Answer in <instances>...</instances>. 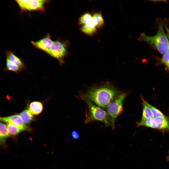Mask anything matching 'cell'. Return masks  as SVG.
<instances>
[{
	"label": "cell",
	"instance_id": "1",
	"mask_svg": "<svg viewBox=\"0 0 169 169\" xmlns=\"http://www.w3.org/2000/svg\"><path fill=\"white\" fill-rule=\"evenodd\" d=\"M120 92L112 84L107 83L91 88L84 97L104 108Z\"/></svg>",
	"mask_w": 169,
	"mask_h": 169
},
{
	"label": "cell",
	"instance_id": "2",
	"mask_svg": "<svg viewBox=\"0 0 169 169\" xmlns=\"http://www.w3.org/2000/svg\"><path fill=\"white\" fill-rule=\"evenodd\" d=\"M138 39L148 43L162 54L169 49L168 40L164 32L162 22L159 23L157 31L155 35L149 36L142 33Z\"/></svg>",
	"mask_w": 169,
	"mask_h": 169
},
{
	"label": "cell",
	"instance_id": "3",
	"mask_svg": "<svg viewBox=\"0 0 169 169\" xmlns=\"http://www.w3.org/2000/svg\"><path fill=\"white\" fill-rule=\"evenodd\" d=\"M82 98L87 104V107L85 123H88L93 121H97L102 122L106 126H111L107 111L102 108L96 105L90 100L84 97Z\"/></svg>",
	"mask_w": 169,
	"mask_h": 169
},
{
	"label": "cell",
	"instance_id": "4",
	"mask_svg": "<svg viewBox=\"0 0 169 169\" xmlns=\"http://www.w3.org/2000/svg\"><path fill=\"white\" fill-rule=\"evenodd\" d=\"M127 92H121L108 105L107 113L108 116L112 129L115 128V123L117 117L123 110V104L126 97Z\"/></svg>",
	"mask_w": 169,
	"mask_h": 169
},
{
	"label": "cell",
	"instance_id": "5",
	"mask_svg": "<svg viewBox=\"0 0 169 169\" xmlns=\"http://www.w3.org/2000/svg\"><path fill=\"white\" fill-rule=\"evenodd\" d=\"M22 11H44V5L47 2L44 0H16Z\"/></svg>",
	"mask_w": 169,
	"mask_h": 169
},
{
	"label": "cell",
	"instance_id": "6",
	"mask_svg": "<svg viewBox=\"0 0 169 169\" xmlns=\"http://www.w3.org/2000/svg\"><path fill=\"white\" fill-rule=\"evenodd\" d=\"M46 52L61 61L65 54V47L63 43L60 42L53 41L49 49Z\"/></svg>",
	"mask_w": 169,
	"mask_h": 169
},
{
	"label": "cell",
	"instance_id": "7",
	"mask_svg": "<svg viewBox=\"0 0 169 169\" xmlns=\"http://www.w3.org/2000/svg\"><path fill=\"white\" fill-rule=\"evenodd\" d=\"M2 121L12 123L19 128L22 131L30 130V129L22 121L19 115H15L10 116L1 117Z\"/></svg>",
	"mask_w": 169,
	"mask_h": 169
},
{
	"label": "cell",
	"instance_id": "8",
	"mask_svg": "<svg viewBox=\"0 0 169 169\" xmlns=\"http://www.w3.org/2000/svg\"><path fill=\"white\" fill-rule=\"evenodd\" d=\"M53 42L51 39L49 35H48L38 41H32L31 43L36 47L46 52L50 47Z\"/></svg>",
	"mask_w": 169,
	"mask_h": 169
},
{
	"label": "cell",
	"instance_id": "9",
	"mask_svg": "<svg viewBox=\"0 0 169 169\" xmlns=\"http://www.w3.org/2000/svg\"><path fill=\"white\" fill-rule=\"evenodd\" d=\"M157 126L156 129L162 132L169 131V118L164 116L160 117H154Z\"/></svg>",
	"mask_w": 169,
	"mask_h": 169
},
{
	"label": "cell",
	"instance_id": "10",
	"mask_svg": "<svg viewBox=\"0 0 169 169\" xmlns=\"http://www.w3.org/2000/svg\"><path fill=\"white\" fill-rule=\"evenodd\" d=\"M142 100L143 107L142 114L141 119L154 118L149 103L145 100L143 97L140 96Z\"/></svg>",
	"mask_w": 169,
	"mask_h": 169
},
{
	"label": "cell",
	"instance_id": "11",
	"mask_svg": "<svg viewBox=\"0 0 169 169\" xmlns=\"http://www.w3.org/2000/svg\"><path fill=\"white\" fill-rule=\"evenodd\" d=\"M43 108V105L41 102L34 101L30 104L29 110L33 115H37L41 112Z\"/></svg>",
	"mask_w": 169,
	"mask_h": 169
},
{
	"label": "cell",
	"instance_id": "12",
	"mask_svg": "<svg viewBox=\"0 0 169 169\" xmlns=\"http://www.w3.org/2000/svg\"><path fill=\"white\" fill-rule=\"evenodd\" d=\"M137 127L144 126L153 128L156 129L157 126L153 118L142 119L139 122H136Z\"/></svg>",
	"mask_w": 169,
	"mask_h": 169
},
{
	"label": "cell",
	"instance_id": "13",
	"mask_svg": "<svg viewBox=\"0 0 169 169\" xmlns=\"http://www.w3.org/2000/svg\"><path fill=\"white\" fill-rule=\"evenodd\" d=\"M81 30L84 33L88 35H91L95 33L96 29L93 22L92 19L90 22L84 25Z\"/></svg>",
	"mask_w": 169,
	"mask_h": 169
},
{
	"label": "cell",
	"instance_id": "14",
	"mask_svg": "<svg viewBox=\"0 0 169 169\" xmlns=\"http://www.w3.org/2000/svg\"><path fill=\"white\" fill-rule=\"evenodd\" d=\"M92 21L95 26L99 28L101 27L104 24V21L101 13L94 14L92 16Z\"/></svg>",
	"mask_w": 169,
	"mask_h": 169
},
{
	"label": "cell",
	"instance_id": "15",
	"mask_svg": "<svg viewBox=\"0 0 169 169\" xmlns=\"http://www.w3.org/2000/svg\"><path fill=\"white\" fill-rule=\"evenodd\" d=\"M19 115L25 124L30 123L33 118V115L29 109L25 110L20 113Z\"/></svg>",
	"mask_w": 169,
	"mask_h": 169
},
{
	"label": "cell",
	"instance_id": "16",
	"mask_svg": "<svg viewBox=\"0 0 169 169\" xmlns=\"http://www.w3.org/2000/svg\"><path fill=\"white\" fill-rule=\"evenodd\" d=\"M7 58L11 62L22 68L23 67V63L21 60L12 53L8 52L7 53Z\"/></svg>",
	"mask_w": 169,
	"mask_h": 169
},
{
	"label": "cell",
	"instance_id": "17",
	"mask_svg": "<svg viewBox=\"0 0 169 169\" xmlns=\"http://www.w3.org/2000/svg\"><path fill=\"white\" fill-rule=\"evenodd\" d=\"M6 126L9 135H15L22 131L18 127L11 123H7Z\"/></svg>",
	"mask_w": 169,
	"mask_h": 169
},
{
	"label": "cell",
	"instance_id": "18",
	"mask_svg": "<svg viewBox=\"0 0 169 169\" xmlns=\"http://www.w3.org/2000/svg\"><path fill=\"white\" fill-rule=\"evenodd\" d=\"M7 128L6 125L3 123L0 124V137L2 140L8 137L9 135Z\"/></svg>",
	"mask_w": 169,
	"mask_h": 169
},
{
	"label": "cell",
	"instance_id": "19",
	"mask_svg": "<svg viewBox=\"0 0 169 169\" xmlns=\"http://www.w3.org/2000/svg\"><path fill=\"white\" fill-rule=\"evenodd\" d=\"M92 19V16L89 13H86L82 15L79 19L80 23L85 24L90 22Z\"/></svg>",
	"mask_w": 169,
	"mask_h": 169
},
{
	"label": "cell",
	"instance_id": "20",
	"mask_svg": "<svg viewBox=\"0 0 169 169\" xmlns=\"http://www.w3.org/2000/svg\"><path fill=\"white\" fill-rule=\"evenodd\" d=\"M6 64L8 69L9 70L17 72L20 69L19 67L13 63L8 58L7 59Z\"/></svg>",
	"mask_w": 169,
	"mask_h": 169
},
{
	"label": "cell",
	"instance_id": "21",
	"mask_svg": "<svg viewBox=\"0 0 169 169\" xmlns=\"http://www.w3.org/2000/svg\"><path fill=\"white\" fill-rule=\"evenodd\" d=\"M154 117H160L164 116L163 114L159 110L149 104Z\"/></svg>",
	"mask_w": 169,
	"mask_h": 169
},
{
	"label": "cell",
	"instance_id": "22",
	"mask_svg": "<svg viewBox=\"0 0 169 169\" xmlns=\"http://www.w3.org/2000/svg\"><path fill=\"white\" fill-rule=\"evenodd\" d=\"M161 61L169 69V49L163 54Z\"/></svg>",
	"mask_w": 169,
	"mask_h": 169
},
{
	"label": "cell",
	"instance_id": "23",
	"mask_svg": "<svg viewBox=\"0 0 169 169\" xmlns=\"http://www.w3.org/2000/svg\"><path fill=\"white\" fill-rule=\"evenodd\" d=\"M71 136L73 138L77 139L79 138L80 137V134L78 131L74 130L72 132Z\"/></svg>",
	"mask_w": 169,
	"mask_h": 169
},
{
	"label": "cell",
	"instance_id": "24",
	"mask_svg": "<svg viewBox=\"0 0 169 169\" xmlns=\"http://www.w3.org/2000/svg\"><path fill=\"white\" fill-rule=\"evenodd\" d=\"M165 26L166 31V35L168 40L169 45V29L165 24Z\"/></svg>",
	"mask_w": 169,
	"mask_h": 169
},
{
	"label": "cell",
	"instance_id": "25",
	"mask_svg": "<svg viewBox=\"0 0 169 169\" xmlns=\"http://www.w3.org/2000/svg\"><path fill=\"white\" fill-rule=\"evenodd\" d=\"M166 160L167 161H169V154L166 157Z\"/></svg>",
	"mask_w": 169,
	"mask_h": 169
},
{
	"label": "cell",
	"instance_id": "26",
	"mask_svg": "<svg viewBox=\"0 0 169 169\" xmlns=\"http://www.w3.org/2000/svg\"><path fill=\"white\" fill-rule=\"evenodd\" d=\"M168 153H169V151H168Z\"/></svg>",
	"mask_w": 169,
	"mask_h": 169
}]
</instances>
